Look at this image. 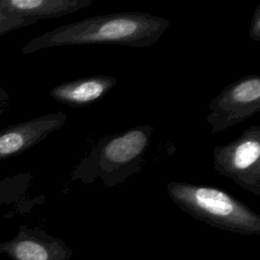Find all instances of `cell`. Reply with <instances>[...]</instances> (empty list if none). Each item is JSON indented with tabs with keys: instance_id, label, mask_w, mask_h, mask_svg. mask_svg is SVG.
<instances>
[{
	"instance_id": "6da1fadb",
	"label": "cell",
	"mask_w": 260,
	"mask_h": 260,
	"mask_svg": "<svg viewBox=\"0 0 260 260\" xmlns=\"http://www.w3.org/2000/svg\"><path fill=\"white\" fill-rule=\"evenodd\" d=\"M170 26L169 19L140 11L93 15L60 25L31 39L21 48V54L62 46L100 44L148 48L154 45Z\"/></svg>"
},
{
	"instance_id": "7a4b0ae2",
	"label": "cell",
	"mask_w": 260,
	"mask_h": 260,
	"mask_svg": "<svg viewBox=\"0 0 260 260\" xmlns=\"http://www.w3.org/2000/svg\"><path fill=\"white\" fill-rule=\"evenodd\" d=\"M154 128L138 125L99 139L74 167L70 180L90 184L101 180L107 189L117 187L141 172Z\"/></svg>"
},
{
	"instance_id": "3957f363",
	"label": "cell",
	"mask_w": 260,
	"mask_h": 260,
	"mask_svg": "<svg viewBox=\"0 0 260 260\" xmlns=\"http://www.w3.org/2000/svg\"><path fill=\"white\" fill-rule=\"evenodd\" d=\"M167 191L179 208L197 220L236 234H260V215L220 188L171 181Z\"/></svg>"
},
{
	"instance_id": "277c9868",
	"label": "cell",
	"mask_w": 260,
	"mask_h": 260,
	"mask_svg": "<svg viewBox=\"0 0 260 260\" xmlns=\"http://www.w3.org/2000/svg\"><path fill=\"white\" fill-rule=\"evenodd\" d=\"M213 169L239 187L260 196V126L252 125L233 141L217 145Z\"/></svg>"
},
{
	"instance_id": "5b68a950",
	"label": "cell",
	"mask_w": 260,
	"mask_h": 260,
	"mask_svg": "<svg viewBox=\"0 0 260 260\" xmlns=\"http://www.w3.org/2000/svg\"><path fill=\"white\" fill-rule=\"evenodd\" d=\"M206 121L216 134L260 112V76L247 74L225 86L208 105Z\"/></svg>"
},
{
	"instance_id": "8992f818",
	"label": "cell",
	"mask_w": 260,
	"mask_h": 260,
	"mask_svg": "<svg viewBox=\"0 0 260 260\" xmlns=\"http://www.w3.org/2000/svg\"><path fill=\"white\" fill-rule=\"evenodd\" d=\"M94 0H0V36L89 7Z\"/></svg>"
},
{
	"instance_id": "52a82bcc",
	"label": "cell",
	"mask_w": 260,
	"mask_h": 260,
	"mask_svg": "<svg viewBox=\"0 0 260 260\" xmlns=\"http://www.w3.org/2000/svg\"><path fill=\"white\" fill-rule=\"evenodd\" d=\"M72 249L39 228L21 224L14 238L0 243V255L11 260H69Z\"/></svg>"
},
{
	"instance_id": "ba28073f",
	"label": "cell",
	"mask_w": 260,
	"mask_h": 260,
	"mask_svg": "<svg viewBox=\"0 0 260 260\" xmlns=\"http://www.w3.org/2000/svg\"><path fill=\"white\" fill-rule=\"evenodd\" d=\"M67 121L62 111L45 114L0 130V160L19 155L59 130Z\"/></svg>"
},
{
	"instance_id": "9c48e42d",
	"label": "cell",
	"mask_w": 260,
	"mask_h": 260,
	"mask_svg": "<svg viewBox=\"0 0 260 260\" xmlns=\"http://www.w3.org/2000/svg\"><path fill=\"white\" fill-rule=\"evenodd\" d=\"M116 84L114 76L92 75L63 81L52 87L49 95L70 108H84L102 100Z\"/></svg>"
},
{
	"instance_id": "30bf717a",
	"label": "cell",
	"mask_w": 260,
	"mask_h": 260,
	"mask_svg": "<svg viewBox=\"0 0 260 260\" xmlns=\"http://www.w3.org/2000/svg\"><path fill=\"white\" fill-rule=\"evenodd\" d=\"M249 37L256 42H260V2L257 4L250 23Z\"/></svg>"
},
{
	"instance_id": "8fae6325",
	"label": "cell",
	"mask_w": 260,
	"mask_h": 260,
	"mask_svg": "<svg viewBox=\"0 0 260 260\" xmlns=\"http://www.w3.org/2000/svg\"><path fill=\"white\" fill-rule=\"evenodd\" d=\"M8 101H9V95L6 92V90L4 88H2L0 86V105L1 106H6L8 105Z\"/></svg>"
},
{
	"instance_id": "7c38bea8",
	"label": "cell",
	"mask_w": 260,
	"mask_h": 260,
	"mask_svg": "<svg viewBox=\"0 0 260 260\" xmlns=\"http://www.w3.org/2000/svg\"><path fill=\"white\" fill-rule=\"evenodd\" d=\"M5 109H6V106H1V105H0V115H2V114L4 113Z\"/></svg>"
}]
</instances>
